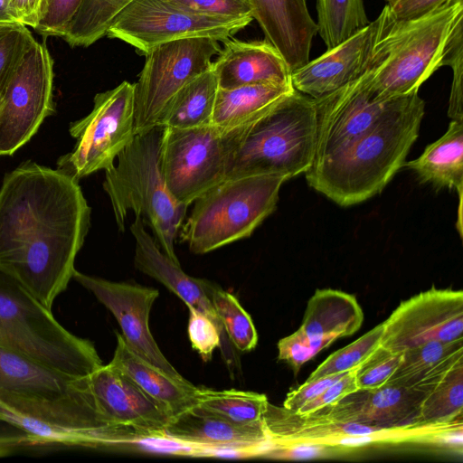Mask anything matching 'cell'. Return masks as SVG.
Listing matches in <instances>:
<instances>
[{
    "instance_id": "6da1fadb",
    "label": "cell",
    "mask_w": 463,
    "mask_h": 463,
    "mask_svg": "<svg viewBox=\"0 0 463 463\" xmlns=\"http://www.w3.org/2000/svg\"><path fill=\"white\" fill-rule=\"evenodd\" d=\"M79 181L27 161L0 187V270L48 309L72 279L90 226Z\"/></svg>"
},
{
    "instance_id": "7a4b0ae2",
    "label": "cell",
    "mask_w": 463,
    "mask_h": 463,
    "mask_svg": "<svg viewBox=\"0 0 463 463\" xmlns=\"http://www.w3.org/2000/svg\"><path fill=\"white\" fill-rule=\"evenodd\" d=\"M424 113L425 102L418 92L391 99L349 146L305 173L308 184L341 206L373 197L403 166Z\"/></svg>"
},
{
    "instance_id": "3957f363",
    "label": "cell",
    "mask_w": 463,
    "mask_h": 463,
    "mask_svg": "<svg viewBox=\"0 0 463 463\" xmlns=\"http://www.w3.org/2000/svg\"><path fill=\"white\" fill-rule=\"evenodd\" d=\"M386 8L373 49L370 84L379 99L419 92L440 67L463 31V0H452L421 16L395 20Z\"/></svg>"
},
{
    "instance_id": "277c9868",
    "label": "cell",
    "mask_w": 463,
    "mask_h": 463,
    "mask_svg": "<svg viewBox=\"0 0 463 463\" xmlns=\"http://www.w3.org/2000/svg\"><path fill=\"white\" fill-rule=\"evenodd\" d=\"M314 99L296 90L231 132L226 178L275 175L287 180L312 165L317 140Z\"/></svg>"
},
{
    "instance_id": "5b68a950",
    "label": "cell",
    "mask_w": 463,
    "mask_h": 463,
    "mask_svg": "<svg viewBox=\"0 0 463 463\" xmlns=\"http://www.w3.org/2000/svg\"><path fill=\"white\" fill-rule=\"evenodd\" d=\"M163 127L137 134L118 156L116 164L105 170L103 188L109 195L116 223L124 231L129 212L146 221L154 239L172 260L179 264L175 241L187 205L167 189L160 169Z\"/></svg>"
},
{
    "instance_id": "8992f818",
    "label": "cell",
    "mask_w": 463,
    "mask_h": 463,
    "mask_svg": "<svg viewBox=\"0 0 463 463\" xmlns=\"http://www.w3.org/2000/svg\"><path fill=\"white\" fill-rule=\"evenodd\" d=\"M0 400L42 421L116 438L121 427L100 413L88 376L77 378L0 347Z\"/></svg>"
},
{
    "instance_id": "52a82bcc",
    "label": "cell",
    "mask_w": 463,
    "mask_h": 463,
    "mask_svg": "<svg viewBox=\"0 0 463 463\" xmlns=\"http://www.w3.org/2000/svg\"><path fill=\"white\" fill-rule=\"evenodd\" d=\"M0 347L77 378L103 364L90 340L68 331L51 309L1 270Z\"/></svg>"
},
{
    "instance_id": "ba28073f",
    "label": "cell",
    "mask_w": 463,
    "mask_h": 463,
    "mask_svg": "<svg viewBox=\"0 0 463 463\" xmlns=\"http://www.w3.org/2000/svg\"><path fill=\"white\" fill-rule=\"evenodd\" d=\"M285 181L275 175L225 178L194 202L182 241L193 253L204 254L250 237L276 209Z\"/></svg>"
},
{
    "instance_id": "9c48e42d",
    "label": "cell",
    "mask_w": 463,
    "mask_h": 463,
    "mask_svg": "<svg viewBox=\"0 0 463 463\" xmlns=\"http://www.w3.org/2000/svg\"><path fill=\"white\" fill-rule=\"evenodd\" d=\"M134 97L135 85L126 80L98 93L92 110L71 123L69 131L77 142L58 159L57 169L79 181L113 165L136 136Z\"/></svg>"
},
{
    "instance_id": "30bf717a",
    "label": "cell",
    "mask_w": 463,
    "mask_h": 463,
    "mask_svg": "<svg viewBox=\"0 0 463 463\" xmlns=\"http://www.w3.org/2000/svg\"><path fill=\"white\" fill-rule=\"evenodd\" d=\"M53 60L34 40L0 82V156H12L54 113Z\"/></svg>"
},
{
    "instance_id": "8fae6325",
    "label": "cell",
    "mask_w": 463,
    "mask_h": 463,
    "mask_svg": "<svg viewBox=\"0 0 463 463\" xmlns=\"http://www.w3.org/2000/svg\"><path fill=\"white\" fill-rule=\"evenodd\" d=\"M211 37H192L160 44L146 54L135 85V134L158 127L163 111L176 92L212 68L221 51Z\"/></svg>"
},
{
    "instance_id": "7c38bea8",
    "label": "cell",
    "mask_w": 463,
    "mask_h": 463,
    "mask_svg": "<svg viewBox=\"0 0 463 463\" xmlns=\"http://www.w3.org/2000/svg\"><path fill=\"white\" fill-rule=\"evenodd\" d=\"M231 132L213 125L163 128L160 169L165 185L180 203L190 205L226 178Z\"/></svg>"
},
{
    "instance_id": "4fadbf2b",
    "label": "cell",
    "mask_w": 463,
    "mask_h": 463,
    "mask_svg": "<svg viewBox=\"0 0 463 463\" xmlns=\"http://www.w3.org/2000/svg\"><path fill=\"white\" fill-rule=\"evenodd\" d=\"M251 21L205 15L170 0H133L114 18L106 35L146 55L160 44L180 39L211 37L223 42Z\"/></svg>"
},
{
    "instance_id": "5bb4252c",
    "label": "cell",
    "mask_w": 463,
    "mask_h": 463,
    "mask_svg": "<svg viewBox=\"0 0 463 463\" xmlns=\"http://www.w3.org/2000/svg\"><path fill=\"white\" fill-rule=\"evenodd\" d=\"M380 345L393 353L430 341L463 339V292L431 288L402 301L383 323Z\"/></svg>"
},
{
    "instance_id": "9a60e30c",
    "label": "cell",
    "mask_w": 463,
    "mask_h": 463,
    "mask_svg": "<svg viewBox=\"0 0 463 463\" xmlns=\"http://www.w3.org/2000/svg\"><path fill=\"white\" fill-rule=\"evenodd\" d=\"M390 99L375 97L370 84L369 70L338 90L314 99L317 127L312 165L349 146L372 126Z\"/></svg>"
},
{
    "instance_id": "2e32d148",
    "label": "cell",
    "mask_w": 463,
    "mask_h": 463,
    "mask_svg": "<svg viewBox=\"0 0 463 463\" xmlns=\"http://www.w3.org/2000/svg\"><path fill=\"white\" fill-rule=\"evenodd\" d=\"M72 279L90 291L115 317L128 347L165 373L183 376L165 357L149 328L151 307L157 289L128 282L109 281L75 269Z\"/></svg>"
},
{
    "instance_id": "e0dca14e",
    "label": "cell",
    "mask_w": 463,
    "mask_h": 463,
    "mask_svg": "<svg viewBox=\"0 0 463 463\" xmlns=\"http://www.w3.org/2000/svg\"><path fill=\"white\" fill-rule=\"evenodd\" d=\"M385 17L384 6L376 19L362 30L291 71L293 88L317 99L364 75L371 68Z\"/></svg>"
},
{
    "instance_id": "ac0fdd59",
    "label": "cell",
    "mask_w": 463,
    "mask_h": 463,
    "mask_svg": "<svg viewBox=\"0 0 463 463\" xmlns=\"http://www.w3.org/2000/svg\"><path fill=\"white\" fill-rule=\"evenodd\" d=\"M135 238V267L142 273L153 278L180 298L187 307H192L213 321L221 333L220 349L222 357L233 374L240 367L239 356L234 346L224 332L210 298L213 282L189 276L156 244L155 239L146 232L144 222L136 217L130 226Z\"/></svg>"
},
{
    "instance_id": "d6986e66",
    "label": "cell",
    "mask_w": 463,
    "mask_h": 463,
    "mask_svg": "<svg viewBox=\"0 0 463 463\" xmlns=\"http://www.w3.org/2000/svg\"><path fill=\"white\" fill-rule=\"evenodd\" d=\"M88 380L98 408L110 425L146 438L166 437L170 415L122 372L110 364H102Z\"/></svg>"
},
{
    "instance_id": "ffe728a7",
    "label": "cell",
    "mask_w": 463,
    "mask_h": 463,
    "mask_svg": "<svg viewBox=\"0 0 463 463\" xmlns=\"http://www.w3.org/2000/svg\"><path fill=\"white\" fill-rule=\"evenodd\" d=\"M424 395L412 388L386 383L373 390L358 389L311 413L334 421L383 429L409 428L420 425L417 418Z\"/></svg>"
},
{
    "instance_id": "44dd1931",
    "label": "cell",
    "mask_w": 463,
    "mask_h": 463,
    "mask_svg": "<svg viewBox=\"0 0 463 463\" xmlns=\"http://www.w3.org/2000/svg\"><path fill=\"white\" fill-rule=\"evenodd\" d=\"M165 436L200 448H229L245 456H262L276 446L262 424H235L198 406L174 418L165 429Z\"/></svg>"
},
{
    "instance_id": "7402d4cb",
    "label": "cell",
    "mask_w": 463,
    "mask_h": 463,
    "mask_svg": "<svg viewBox=\"0 0 463 463\" xmlns=\"http://www.w3.org/2000/svg\"><path fill=\"white\" fill-rule=\"evenodd\" d=\"M253 19L266 40L283 56L291 71L310 59L317 26L311 17L307 0H250Z\"/></svg>"
},
{
    "instance_id": "603a6c76",
    "label": "cell",
    "mask_w": 463,
    "mask_h": 463,
    "mask_svg": "<svg viewBox=\"0 0 463 463\" xmlns=\"http://www.w3.org/2000/svg\"><path fill=\"white\" fill-rule=\"evenodd\" d=\"M212 71L219 89L232 90L261 83H291V71L279 52L267 40L222 42Z\"/></svg>"
},
{
    "instance_id": "cb8c5ba5",
    "label": "cell",
    "mask_w": 463,
    "mask_h": 463,
    "mask_svg": "<svg viewBox=\"0 0 463 463\" xmlns=\"http://www.w3.org/2000/svg\"><path fill=\"white\" fill-rule=\"evenodd\" d=\"M117 345L110 364L129 377L156 402L172 420L197 405L198 387L184 377H174L132 351L122 335L116 332Z\"/></svg>"
},
{
    "instance_id": "d4e9b609",
    "label": "cell",
    "mask_w": 463,
    "mask_h": 463,
    "mask_svg": "<svg viewBox=\"0 0 463 463\" xmlns=\"http://www.w3.org/2000/svg\"><path fill=\"white\" fill-rule=\"evenodd\" d=\"M294 90L292 83H261L232 90L219 89L212 125L222 132L244 127Z\"/></svg>"
},
{
    "instance_id": "484cf974",
    "label": "cell",
    "mask_w": 463,
    "mask_h": 463,
    "mask_svg": "<svg viewBox=\"0 0 463 463\" xmlns=\"http://www.w3.org/2000/svg\"><path fill=\"white\" fill-rule=\"evenodd\" d=\"M421 182L463 191V120L451 119L444 135L428 145L416 159L405 162Z\"/></svg>"
},
{
    "instance_id": "4316f807",
    "label": "cell",
    "mask_w": 463,
    "mask_h": 463,
    "mask_svg": "<svg viewBox=\"0 0 463 463\" xmlns=\"http://www.w3.org/2000/svg\"><path fill=\"white\" fill-rule=\"evenodd\" d=\"M364 313L354 295L341 290L317 289L309 298L298 328L307 336L335 335L338 338L357 332Z\"/></svg>"
},
{
    "instance_id": "83f0119b",
    "label": "cell",
    "mask_w": 463,
    "mask_h": 463,
    "mask_svg": "<svg viewBox=\"0 0 463 463\" xmlns=\"http://www.w3.org/2000/svg\"><path fill=\"white\" fill-rule=\"evenodd\" d=\"M218 90V81L211 68L176 92L157 126L191 128L211 125Z\"/></svg>"
},
{
    "instance_id": "f1b7e54d",
    "label": "cell",
    "mask_w": 463,
    "mask_h": 463,
    "mask_svg": "<svg viewBox=\"0 0 463 463\" xmlns=\"http://www.w3.org/2000/svg\"><path fill=\"white\" fill-rule=\"evenodd\" d=\"M269 403L265 394L235 389H199L198 407L239 425L262 424Z\"/></svg>"
},
{
    "instance_id": "f546056e",
    "label": "cell",
    "mask_w": 463,
    "mask_h": 463,
    "mask_svg": "<svg viewBox=\"0 0 463 463\" xmlns=\"http://www.w3.org/2000/svg\"><path fill=\"white\" fill-rule=\"evenodd\" d=\"M317 33L330 49L369 24L364 0H317Z\"/></svg>"
},
{
    "instance_id": "4dcf8cb0",
    "label": "cell",
    "mask_w": 463,
    "mask_h": 463,
    "mask_svg": "<svg viewBox=\"0 0 463 463\" xmlns=\"http://www.w3.org/2000/svg\"><path fill=\"white\" fill-rule=\"evenodd\" d=\"M133 0H82L63 39L71 47H88L107 34L114 18Z\"/></svg>"
},
{
    "instance_id": "1f68e13d",
    "label": "cell",
    "mask_w": 463,
    "mask_h": 463,
    "mask_svg": "<svg viewBox=\"0 0 463 463\" xmlns=\"http://www.w3.org/2000/svg\"><path fill=\"white\" fill-rule=\"evenodd\" d=\"M463 362L454 366L422 398L418 423L435 424L462 420Z\"/></svg>"
},
{
    "instance_id": "d6a6232c",
    "label": "cell",
    "mask_w": 463,
    "mask_h": 463,
    "mask_svg": "<svg viewBox=\"0 0 463 463\" xmlns=\"http://www.w3.org/2000/svg\"><path fill=\"white\" fill-rule=\"evenodd\" d=\"M210 298L230 342L237 351L250 352L258 343V334L250 316L230 292L213 283Z\"/></svg>"
},
{
    "instance_id": "836d02e7",
    "label": "cell",
    "mask_w": 463,
    "mask_h": 463,
    "mask_svg": "<svg viewBox=\"0 0 463 463\" xmlns=\"http://www.w3.org/2000/svg\"><path fill=\"white\" fill-rule=\"evenodd\" d=\"M459 349H463V339L449 343L430 341L408 348L402 352L400 364L386 383L411 388L442 359Z\"/></svg>"
},
{
    "instance_id": "e575fe53",
    "label": "cell",
    "mask_w": 463,
    "mask_h": 463,
    "mask_svg": "<svg viewBox=\"0 0 463 463\" xmlns=\"http://www.w3.org/2000/svg\"><path fill=\"white\" fill-rule=\"evenodd\" d=\"M382 333L381 323L351 344L331 354L310 373L307 381L355 369L380 345Z\"/></svg>"
},
{
    "instance_id": "d590c367",
    "label": "cell",
    "mask_w": 463,
    "mask_h": 463,
    "mask_svg": "<svg viewBox=\"0 0 463 463\" xmlns=\"http://www.w3.org/2000/svg\"><path fill=\"white\" fill-rule=\"evenodd\" d=\"M402 353H393L379 345L355 368V382L359 390H373L383 386L394 373Z\"/></svg>"
},
{
    "instance_id": "8d00e7d4",
    "label": "cell",
    "mask_w": 463,
    "mask_h": 463,
    "mask_svg": "<svg viewBox=\"0 0 463 463\" xmlns=\"http://www.w3.org/2000/svg\"><path fill=\"white\" fill-rule=\"evenodd\" d=\"M338 337L335 335L307 336L299 329L278 343L279 360L285 361L298 373L301 366Z\"/></svg>"
},
{
    "instance_id": "74e56055",
    "label": "cell",
    "mask_w": 463,
    "mask_h": 463,
    "mask_svg": "<svg viewBox=\"0 0 463 463\" xmlns=\"http://www.w3.org/2000/svg\"><path fill=\"white\" fill-rule=\"evenodd\" d=\"M82 0H42L34 30L47 37H63Z\"/></svg>"
},
{
    "instance_id": "f35d334b",
    "label": "cell",
    "mask_w": 463,
    "mask_h": 463,
    "mask_svg": "<svg viewBox=\"0 0 463 463\" xmlns=\"http://www.w3.org/2000/svg\"><path fill=\"white\" fill-rule=\"evenodd\" d=\"M34 40L24 24L0 23V82Z\"/></svg>"
},
{
    "instance_id": "ab89813d",
    "label": "cell",
    "mask_w": 463,
    "mask_h": 463,
    "mask_svg": "<svg viewBox=\"0 0 463 463\" xmlns=\"http://www.w3.org/2000/svg\"><path fill=\"white\" fill-rule=\"evenodd\" d=\"M188 308L187 332L190 343L202 359L208 362L213 351L221 345V333L213 320L192 307Z\"/></svg>"
},
{
    "instance_id": "60d3db41",
    "label": "cell",
    "mask_w": 463,
    "mask_h": 463,
    "mask_svg": "<svg viewBox=\"0 0 463 463\" xmlns=\"http://www.w3.org/2000/svg\"><path fill=\"white\" fill-rule=\"evenodd\" d=\"M190 11L210 16L252 19L250 0H170Z\"/></svg>"
},
{
    "instance_id": "b9f144b4",
    "label": "cell",
    "mask_w": 463,
    "mask_h": 463,
    "mask_svg": "<svg viewBox=\"0 0 463 463\" xmlns=\"http://www.w3.org/2000/svg\"><path fill=\"white\" fill-rule=\"evenodd\" d=\"M444 66L452 70V82L448 115L451 119L463 120L462 77H463V31L455 38L446 57Z\"/></svg>"
},
{
    "instance_id": "7bdbcfd3",
    "label": "cell",
    "mask_w": 463,
    "mask_h": 463,
    "mask_svg": "<svg viewBox=\"0 0 463 463\" xmlns=\"http://www.w3.org/2000/svg\"><path fill=\"white\" fill-rule=\"evenodd\" d=\"M356 390L358 388L355 382V369H354L294 412L298 414L314 412L334 403Z\"/></svg>"
},
{
    "instance_id": "ee69618b",
    "label": "cell",
    "mask_w": 463,
    "mask_h": 463,
    "mask_svg": "<svg viewBox=\"0 0 463 463\" xmlns=\"http://www.w3.org/2000/svg\"><path fill=\"white\" fill-rule=\"evenodd\" d=\"M347 373H335L312 381H306L302 385L288 392L282 406L287 410L297 411Z\"/></svg>"
},
{
    "instance_id": "f6af8a7d",
    "label": "cell",
    "mask_w": 463,
    "mask_h": 463,
    "mask_svg": "<svg viewBox=\"0 0 463 463\" xmlns=\"http://www.w3.org/2000/svg\"><path fill=\"white\" fill-rule=\"evenodd\" d=\"M333 449L331 446L299 442L289 445H276L262 456L276 459H313L329 456Z\"/></svg>"
},
{
    "instance_id": "bcb514c9",
    "label": "cell",
    "mask_w": 463,
    "mask_h": 463,
    "mask_svg": "<svg viewBox=\"0 0 463 463\" xmlns=\"http://www.w3.org/2000/svg\"><path fill=\"white\" fill-rule=\"evenodd\" d=\"M392 17L408 20L421 16L452 0H385Z\"/></svg>"
},
{
    "instance_id": "7dc6e473",
    "label": "cell",
    "mask_w": 463,
    "mask_h": 463,
    "mask_svg": "<svg viewBox=\"0 0 463 463\" xmlns=\"http://www.w3.org/2000/svg\"><path fill=\"white\" fill-rule=\"evenodd\" d=\"M15 20L33 29L37 25L42 0H9Z\"/></svg>"
},
{
    "instance_id": "c3c4849f",
    "label": "cell",
    "mask_w": 463,
    "mask_h": 463,
    "mask_svg": "<svg viewBox=\"0 0 463 463\" xmlns=\"http://www.w3.org/2000/svg\"><path fill=\"white\" fill-rule=\"evenodd\" d=\"M14 22L17 21L12 13L9 0H0V23Z\"/></svg>"
}]
</instances>
